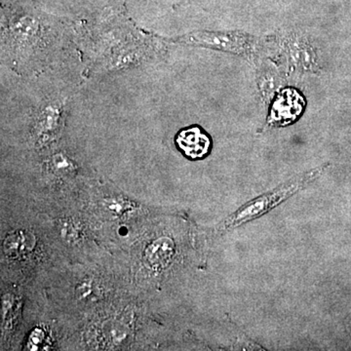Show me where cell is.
Here are the masks:
<instances>
[{
  "instance_id": "6",
  "label": "cell",
  "mask_w": 351,
  "mask_h": 351,
  "mask_svg": "<svg viewBox=\"0 0 351 351\" xmlns=\"http://www.w3.org/2000/svg\"><path fill=\"white\" fill-rule=\"evenodd\" d=\"M52 166L59 173H69L75 169L73 162L63 154H57V156H53Z\"/></svg>"
},
{
  "instance_id": "2",
  "label": "cell",
  "mask_w": 351,
  "mask_h": 351,
  "mask_svg": "<svg viewBox=\"0 0 351 351\" xmlns=\"http://www.w3.org/2000/svg\"><path fill=\"white\" fill-rule=\"evenodd\" d=\"M306 107L304 97L294 89L284 90L272 104L267 127H283L299 119Z\"/></svg>"
},
{
  "instance_id": "10",
  "label": "cell",
  "mask_w": 351,
  "mask_h": 351,
  "mask_svg": "<svg viewBox=\"0 0 351 351\" xmlns=\"http://www.w3.org/2000/svg\"><path fill=\"white\" fill-rule=\"evenodd\" d=\"M91 287L92 285L90 282L82 284V286H80V293H78V294H80L82 298L89 297L92 293Z\"/></svg>"
},
{
  "instance_id": "3",
  "label": "cell",
  "mask_w": 351,
  "mask_h": 351,
  "mask_svg": "<svg viewBox=\"0 0 351 351\" xmlns=\"http://www.w3.org/2000/svg\"><path fill=\"white\" fill-rule=\"evenodd\" d=\"M64 114V104L61 101H50L36 112L34 133L39 142L52 140L58 135Z\"/></svg>"
},
{
  "instance_id": "9",
  "label": "cell",
  "mask_w": 351,
  "mask_h": 351,
  "mask_svg": "<svg viewBox=\"0 0 351 351\" xmlns=\"http://www.w3.org/2000/svg\"><path fill=\"white\" fill-rule=\"evenodd\" d=\"M43 334L41 330H34V332H32L31 337H29V346H34V350H38L36 346H38L39 343H43Z\"/></svg>"
},
{
  "instance_id": "5",
  "label": "cell",
  "mask_w": 351,
  "mask_h": 351,
  "mask_svg": "<svg viewBox=\"0 0 351 351\" xmlns=\"http://www.w3.org/2000/svg\"><path fill=\"white\" fill-rule=\"evenodd\" d=\"M175 254V243L170 237H158L147 245L144 252L145 263L152 269L167 267Z\"/></svg>"
},
{
  "instance_id": "7",
  "label": "cell",
  "mask_w": 351,
  "mask_h": 351,
  "mask_svg": "<svg viewBox=\"0 0 351 351\" xmlns=\"http://www.w3.org/2000/svg\"><path fill=\"white\" fill-rule=\"evenodd\" d=\"M6 246L10 249L11 252L17 251V252H23L29 250L27 246L32 244L29 243V241L27 242V237H25L24 234H21V237H15L14 235L13 239H9L6 241Z\"/></svg>"
},
{
  "instance_id": "1",
  "label": "cell",
  "mask_w": 351,
  "mask_h": 351,
  "mask_svg": "<svg viewBox=\"0 0 351 351\" xmlns=\"http://www.w3.org/2000/svg\"><path fill=\"white\" fill-rule=\"evenodd\" d=\"M324 168H326V165H323L322 167L314 168L313 170L308 171V172L299 176V177L281 184L280 186L274 189V191L245 203L244 205H242L237 211L230 214L221 223L219 230L223 232H228V230L239 228L244 223H249L253 219L260 218L263 215L269 213V211L279 206L281 203L287 200L291 196L295 195V193L306 188V186H308L316 178L319 177L321 173L324 171Z\"/></svg>"
},
{
  "instance_id": "8",
  "label": "cell",
  "mask_w": 351,
  "mask_h": 351,
  "mask_svg": "<svg viewBox=\"0 0 351 351\" xmlns=\"http://www.w3.org/2000/svg\"><path fill=\"white\" fill-rule=\"evenodd\" d=\"M14 307V297L11 295H5L2 298V324L6 322L7 317L10 314L11 308Z\"/></svg>"
},
{
  "instance_id": "4",
  "label": "cell",
  "mask_w": 351,
  "mask_h": 351,
  "mask_svg": "<svg viewBox=\"0 0 351 351\" xmlns=\"http://www.w3.org/2000/svg\"><path fill=\"white\" fill-rule=\"evenodd\" d=\"M176 145L188 158L195 160L204 158L210 154L212 140L200 127L191 126L179 132Z\"/></svg>"
}]
</instances>
